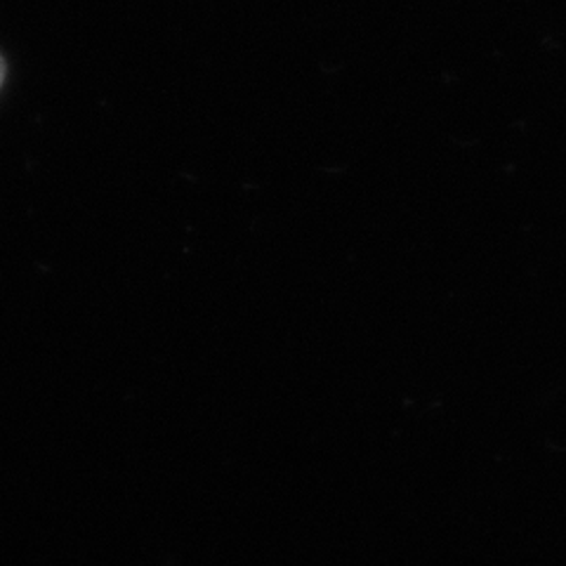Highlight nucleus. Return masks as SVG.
Instances as JSON below:
<instances>
[{
    "label": "nucleus",
    "instance_id": "1",
    "mask_svg": "<svg viewBox=\"0 0 566 566\" xmlns=\"http://www.w3.org/2000/svg\"><path fill=\"white\" fill-rule=\"evenodd\" d=\"M0 83H3V62H0Z\"/></svg>",
    "mask_w": 566,
    "mask_h": 566
}]
</instances>
